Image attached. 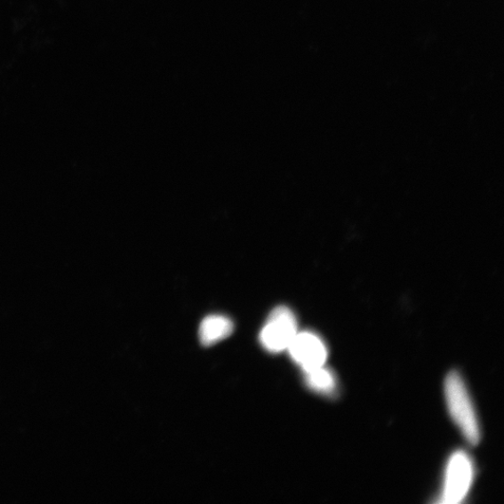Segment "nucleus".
Wrapping results in <instances>:
<instances>
[{
  "label": "nucleus",
  "mask_w": 504,
  "mask_h": 504,
  "mask_svg": "<svg viewBox=\"0 0 504 504\" xmlns=\"http://www.w3.org/2000/svg\"><path fill=\"white\" fill-rule=\"evenodd\" d=\"M297 333L293 312L287 307H277L270 313L260 331V342L268 351L279 353L288 349Z\"/></svg>",
  "instance_id": "nucleus-2"
},
{
  "label": "nucleus",
  "mask_w": 504,
  "mask_h": 504,
  "mask_svg": "<svg viewBox=\"0 0 504 504\" xmlns=\"http://www.w3.org/2000/svg\"><path fill=\"white\" fill-rule=\"evenodd\" d=\"M288 350L304 372L325 365L328 358L326 345L320 336L310 332H298Z\"/></svg>",
  "instance_id": "nucleus-4"
},
{
  "label": "nucleus",
  "mask_w": 504,
  "mask_h": 504,
  "mask_svg": "<svg viewBox=\"0 0 504 504\" xmlns=\"http://www.w3.org/2000/svg\"><path fill=\"white\" fill-rule=\"evenodd\" d=\"M233 332L234 324L228 316L212 315L201 323L199 340L204 347H211L229 338Z\"/></svg>",
  "instance_id": "nucleus-5"
},
{
  "label": "nucleus",
  "mask_w": 504,
  "mask_h": 504,
  "mask_svg": "<svg viewBox=\"0 0 504 504\" xmlns=\"http://www.w3.org/2000/svg\"><path fill=\"white\" fill-rule=\"evenodd\" d=\"M474 479V465L468 454L454 453L445 471L442 501L446 504L461 502L468 494Z\"/></svg>",
  "instance_id": "nucleus-3"
},
{
  "label": "nucleus",
  "mask_w": 504,
  "mask_h": 504,
  "mask_svg": "<svg viewBox=\"0 0 504 504\" xmlns=\"http://www.w3.org/2000/svg\"><path fill=\"white\" fill-rule=\"evenodd\" d=\"M444 396L450 414L467 441L476 445L481 438L476 409L465 383L457 372L448 373Z\"/></svg>",
  "instance_id": "nucleus-1"
},
{
  "label": "nucleus",
  "mask_w": 504,
  "mask_h": 504,
  "mask_svg": "<svg viewBox=\"0 0 504 504\" xmlns=\"http://www.w3.org/2000/svg\"><path fill=\"white\" fill-rule=\"evenodd\" d=\"M305 381L310 389L324 396H332L338 388L333 372L324 365L305 371Z\"/></svg>",
  "instance_id": "nucleus-6"
}]
</instances>
